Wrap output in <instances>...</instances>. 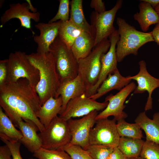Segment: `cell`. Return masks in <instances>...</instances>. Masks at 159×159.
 Wrapping results in <instances>:
<instances>
[{
	"label": "cell",
	"mask_w": 159,
	"mask_h": 159,
	"mask_svg": "<svg viewBox=\"0 0 159 159\" xmlns=\"http://www.w3.org/2000/svg\"><path fill=\"white\" fill-rule=\"evenodd\" d=\"M90 6L95 9V11L99 13L106 11L104 3L102 0H92Z\"/></svg>",
	"instance_id": "d590c367"
},
{
	"label": "cell",
	"mask_w": 159,
	"mask_h": 159,
	"mask_svg": "<svg viewBox=\"0 0 159 159\" xmlns=\"http://www.w3.org/2000/svg\"><path fill=\"white\" fill-rule=\"evenodd\" d=\"M94 37L89 33L82 31L76 38L71 50L77 61L88 56L95 47Z\"/></svg>",
	"instance_id": "603a6c76"
},
{
	"label": "cell",
	"mask_w": 159,
	"mask_h": 159,
	"mask_svg": "<svg viewBox=\"0 0 159 159\" xmlns=\"http://www.w3.org/2000/svg\"><path fill=\"white\" fill-rule=\"evenodd\" d=\"M0 133L11 139L19 141L22 138L21 132L17 129L11 120L0 107Z\"/></svg>",
	"instance_id": "4316f807"
},
{
	"label": "cell",
	"mask_w": 159,
	"mask_h": 159,
	"mask_svg": "<svg viewBox=\"0 0 159 159\" xmlns=\"http://www.w3.org/2000/svg\"><path fill=\"white\" fill-rule=\"evenodd\" d=\"M109 38L110 47L107 52L102 57L101 69L97 81L94 86L87 89L85 93L89 97L96 92L98 88L109 74L113 73L118 69L116 46L119 38L118 32H114Z\"/></svg>",
	"instance_id": "4fadbf2b"
},
{
	"label": "cell",
	"mask_w": 159,
	"mask_h": 159,
	"mask_svg": "<svg viewBox=\"0 0 159 159\" xmlns=\"http://www.w3.org/2000/svg\"><path fill=\"white\" fill-rule=\"evenodd\" d=\"M140 1H144L149 3L154 9L159 4V0H142Z\"/></svg>",
	"instance_id": "ab89813d"
},
{
	"label": "cell",
	"mask_w": 159,
	"mask_h": 159,
	"mask_svg": "<svg viewBox=\"0 0 159 159\" xmlns=\"http://www.w3.org/2000/svg\"><path fill=\"white\" fill-rule=\"evenodd\" d=\"M62 102L61 97L55 98L51 97L41 106L36 113L37 117L41 123L47 127L58 114H59L62 109Z\"/></svg>",
	"instance_id": "44dd1931"
},
{
	"label": "cell",
	"mask_w": 159,
	"mask_h": 159,
	"mask_svg": "<svg viewBox=\"0 0 159 159\" xmlns=\"http://www.w3.org/2000/svg\"><path fill=\"white\" fill-rule=\"evenodd\" d=\"M139 12L134 15V18L139 24L143 32L148 30L150 26L159 22V16L155 9L149 3L140 1Z\"/></svg>",
	"instance_id": "7402d4cb"
},
{
	"label": "cell",
	"mask_w": 159,
	"mask_h": 159,
	"mask_svg": "<svg viewBox=\"0 0 159 159\" xmlns=\"http://www.w3.org/2000/svg\"><path fill=\"white\" fill-rule=\"evenodd\" d=\"M59 1L58 11L55 15L49 21V23L55 22L57 20L65 22L69 19L70 1L69 0H59Z\"/></svg>",
	"instance_id": "d6a6232c"
},
{
	"label": "cell",
	"mask_w": 159,
	"mask_h": 159,
	"mask_svg": "<svg viewBox=\"0 0 159 159\" xmlns=\"http://www.w3.org/2000/svg\"><path fill=\"white\" fill-rule=\"evenodd\" d=\"M116 23L119 34L116 48L118 62H121L129 55L136 56L138 49L143 45L149 42H155L151 32L138 31L120 17L117 18Z\"/></svg>",
	"instance_id": "3957f363"
},
{
	"label": "cell",
	"mask_w": 159,
	"mask_h": 159,
	"mask_svg": "<svg viewBox=\"0 0 159 159\" xmlns=\"http://www.w3.org/2000/svg\"><path fill=\"white\" fill-rule=\"evenodd\" d=\"M9 6L1 17V25L3 26L11 19L16 18L20 21L21 26L31 30L34 36L35 33L32 29L31 21L33 19L36 22H39L40 14L38 12L36 13L30 12L27 2L12 4Z\"/></svg>",
	"instance_id": "9a60e30c"
},
{
	"label": "cell",
	"mask_w": 159,
	"mask_h": 159,
	"mask_svg": "<svg viewBox=\"0 0 159 159\" xmlns=\"http://www.w3.org/2000/svg\"><path fill=\"white\" fill-rule=\"evenodd\" d=\"M140 156L145 159H159V144L146 140Z\"/></svg>",
	"instance_id": "4dcf8cb0"
},
{
	"label": "cell",
	"mask_w": 159,
	"mask_h": 159,
	"mask_svg": "<svg viewBox=\"0 0 159 159\" xmlns=\"http://www.w3.org/2000/svg\"><path fill=\"white\" fill-rule=\"evenodd\" d=\"M82 2V0H72L70 1L69 20L82 30L87 32L94 37L92 26L87 22L84 14Z\"/></svg>",
	"instance_id": "cb8c5ba5"
},
{
	"label": "cell",
	"mask_w": 159,
	"mask_h": 159,
	"mask_svg": "<svg viewBox=\"0 0 159 159\" xmlns=\"http://www.w3.org/2000/svg\"><path fill=\"white\" fill-rule=\"evenodd\" d=\"M134 121L144 131L146 140L159 144V112L153 115L152 119L147 116L145 111L141 112Z\"/></svg>",
	"instance_id": "ffe728a7"
},
{
	"label": "cell",
	"mask_w": 159,
	"mask_h": 159,
	"mask_svg": "<svg viewBox=\"0 0 159 159\" xmlns=\"http://www.w3.org/2000/svg\"><path fill=\"white\" fill-rule=\"evenodd\" d=\"M0 105L16 127L22 119L32 122L39 132L44 129L36 115L41 106L39 97L27 79L21 78L0 86Z\"/></svg>",
	"instance_id": "6da1fadb"
},
{
	"label": "cell",
	"mask_w": 159,
	"mask_h": 159,
	"mask_svg": "<svg viewBox=\"0 0 159 159\" xmlns=\"http://www.w3.org/2000/svg\"><path fill=\"white\" fill-rule=\"evenodd\" d=\"M136 86L133 82H131L122 90L113 95L111 94L105 98V102H108L106 107L98 114L96 120L107 118L113 116L116 121L126 118L127 115L123 110L125 107L124 102L129 95L135 90Z\"/></svg>",
	"instance_id": "7c38bea8"
},
{
	"label": "cell",
	"mask_w": 159,
	"mask_h": 159,
	"mask_svg": "<svg viewBox=\"0 0 159 159\" xmlns=\"http://www.w3.org/2000/svg\"><path fill=\"white\" fill-rule=\"evenodd\" d=\"M140 70L138 73L133 76H129L131 80L136 81L138 84L133 91L134 94H141L147 91L148 97L145 110L147 111L152 108V94L153 91L159 87V79L152 76L147 70L145 62L143 60L139 62Z\"/></svg>",
	"instance_id": "5bb4252c"
},
{
	"label": "cell",
	"mask_w": 159,
	"mask_h": 159,
	"mask_svg": "<svg viewBox=\"0 0 159 159\" xmlns=\"http://www.w3.org/2000/svg\"><path fill=\"white\" fill-rule=\"evenodd\" d=\"M26 2L29 4V10L32 11L33 13H36L37 12V10L36 8H35L32 6L30 0H26Z\"/></svg>",
	"instance_id": "60d3db41"
},
{
	"label": "cell",
	"mask_w": 159,
	"mask_h": 159,
	"mask_svg": "<svg viewBox=\"0 0 159 159\" xmlns=\"http://www.w3.org/2000/svg\"><path fill=\"white\" fill-rule=\"evenodd\" d=\"M60 82L72 80L78 74V63L71 49L58 36L50 46Z\"/></svg>",
	"instance_id": "5b68a950"
},
{
	"label": "cell",
	"mask_w": 159,
	"mask_h": 159,
	"mask_svg": "<svg viewBox=\"0 0 159 159\" xmlns=\"http://www.w3.org/2000/svg\"><path fill=\"white\" fill-rule=\"evenodd\" d=\"M37 159H72L63 148L49 150L41 148L33 153Z\"/></svg>",
	"instance_id": "f1b7e54d"
},
{
	"label": "cell",
	"mask_w": 159,
	"mask_h": 159,
	"mask_svg": "<svg viewBox=\"0 0 159 159\" xmlns=\"http://www.w3.org/2000/svg\"><path fill=\"white\" fill-rule=\"evenodd\" d=\"M8 72V59H6L0 61V86L6 82Z\"/></svg>",
	"instance_id": "e575fe53"
},
{
	"label": "cell",
	"mask_w": 159,
	"mask_h": 159,
	"mask_svg": "<svg viewBox=\"0 0 159 159\" xmlns=\"http://www.w3.org/2000/svg\"><path fill=\"white\" fill-rule=\"evenodd\" d=\"M116 128L120 137L141 139L143 138L141 129L137 123H130L124 119L117 121Z\"/></svg>",
	"instance_id": "83f0119b"
},
{
	"label": "cell",
	"mask_w": 159,
	"mask_h": 159,
	"mask_svg": "<svg viewBox=\"0 0 159 159\" xmlns=\"http://www.w3.org/2000/svg\"><path fill=\"white\" fill-rule=\"evenodd\" d=\"M144 141L142 139L120 137L117 147L126 158H137L140 156Z\"/></svg>",
	"instance_id": "d4e9b609"
},
{
	"label": "cell",
	"mask_w": 159,
	"mask_h": 159,
	"mask_svg": "<svg viewBox=\"0 0 159 159\" xmlns=\"http://www.w3.org/2000/svg\"><path fill=\"white\" fill-rule=\"evenodd\" d=\"M28 159H36V158H30Z\"/></svg>",
	"instance_id": "f6af8a7d"
},
{
	"label": "cell",
	"mask_w": 159,
	"mask_h": 159,
	"mask_svg": "<svg viewBox=\"0 0 159 159\" xmlns=\"http://www.w3.org/2000/svg\"><path fill=\"white\" fill-rule=\"evenodd\" d=\"M136 159H145L143 158H142V157H140V156H139L137 158H136Z\"/></svg>",
	"instance_id": "7bdbcfd3"
},
{
	"label": "cell",
	"mask_w": 159,
	"mask_h": 159,
	"mask_svg": "<svg viewBox=\"0 0 159 159\" xmlns=\"http://www.w3.org/2000/svg\"><path fill=\"white\" fill-rule=\"evenodd\" d=\"M108 104V102H99L84 94L71 100L59 116L67 121L72 118L83 117L94 111L103 110Z\"/></svg>",
	"instance_id": "8fae6325"
},
{
	"label": "cell",
	"mask_w": 159,
	"mask_h": 159,
	"mask_svg": "<svg viewBox=\"0 0 159 159\" xmlns=\"http://www.w3.org/2000/svg\"><path fill=\"white\" fill-rule=\"evenodd\" d=\"M82 31L69 20L65 22L62 21L58 36L68 48L71 49L75 39Z\"/></svg>",
	"instance_id": "484cf974"
},
{
	"label": "cell",
	"mask_w": 159,
	"mask_h": 159,
	"mask_svg": "<svg viewBox=\"0 0 159 159\" xmlns=\"http://www.w3.org/2000/svg\"><path fill=\"white\" fill-rule=\"evenodd\" d=\"M126 158L118 148L116 147L114 148L107 159H125Z\"/></svg>",
	"instance_id": "74e56055"
},
{
	"label": "cell",
	"mask_w": 159,
	"mask_h": 159,
	"mask_svg": "<svg viewBox=\"0 0 159 159\" xmlns=\"http://www.w3.org/2000/svg\"><path fill=\"white\" fill-rule=\"evenodd\" d=\"M1 140L9 148L12 155V159H23L20 154V148L21 143L18 140L8 138L0 133Z\"/></svg>",
	"instance_id": "836d02e7"
},
{
	"label": "cell",
	"mask_w": 159,
	"mask_h": 159,
	"mask_svg": "<svg viewBox=\"0 0 159 159\" xmlns=\"http://www.w3.org/2000/svg\"><path fill=\"white\" fill-rule=\"evenodd\" d=\"M11 151L6 145L0 147V159H11Z\"/></svg>",
	"instance_id": "8d00e7d4"
},
{
	"label": "cell",
	"mask_w": 159,
	"mask_h": 159,
	"mask_svg": "<svg viewBox=\"0 0 159 159\" xmlns=\"http://www.w3.org/2000/svg\"><path fill=\"white\" fill-rule=\"evenodd\" d=\"M154 9L159 16V4Z\"/></svg>",
	"instance_id": "b9f144b4"
},
{
	"label": "cell",
	"mask_w": 159,
	"mask_h": 159,
	"mask_svg": "<svg viewBox=\"0 0 159 159\" xmlns=\"http://www.w3.org/2000/svg\"><path fill=\"white\" fill-rule=\"evenodd\" d=\"M151 32L155 42L159 45V22L156 24Z\"/></svg>",
	"instance_id": "f35d334b"
},
{
	"label": "cell",
	"mask_w": 159,
	"mask_h": 159,
	"mask_svg": "<svg viewBox=\"0 0 159 159\" xmlns=\"http://www.w3.org/2000/svg\"><path fill=\"white\" fill-rule=\"evenodd\" d=\"M131 80L129 76L126 77L122 76L117 69L113 73L109 74L96 92L89 97L96 100L112 90L120 91L130 83Z\"/></svg>",
	"instance_id": "d6986e66"
},
{
	"label": "cell",
	"mask_w": 159,
	"mask_h": 159,
	"mask_svg": "<svg viewBox=\"0 0 159 159\" xmlns=\"http://www.w3.org/2000/svg\"><path fill=\"white\" fill-rule=\"evenodd\" d=\"M27 56L39 72V80L35 90L41 106L50 97H59L58 91L60 84L59 77L50 52L43 54L32 53Z\"/></svg>",
	"instance_id": "7a4b0ae2"
},
{
	"label": "cell",
	"mask_w": 159,
	"mask_h": 159,
	"mask_svg": "<svg viewBox=\"0 0 159 159\" xmlns=\"http://www.w3.org/2000/svg\"><path fill=\"white\" fill-rule=\"evenodd\" d=\"M110 45L109 39H105L94 47L88 56L78 61V74L88 88L97 82L101 69L102 57L107 52Z\"/></svg>",
	"instance_id": "277c9868"
},
{
	"label": "cell",
	"mask_w": 159,
	"mask_h": 159,
	"mask_svg": "<svg viewBox=\"0 0 159 159\" xmlns=\"http://www.w3.org/2000/svg\"><path fill=\"white\" fill-rule=\"evenodd\" d=\"M158 102H159V99L158 100Z\"/></svg>",
	"instance_id": "bcb514c9"
},
{
	"label": "cell",
	"mask_w": 159,
	"mask_h": 159,
	"mask_svg": "<svg viewBox=\"0 0 159 159\" xmlns=\"http://www.w3.org/2000/svg\"><path fill=\"white\" fill-rule=\"evenodd\" d=\"M125 159H136V158H126Z\"/></svg>",
	"instance_id": "ee69618b"
},
{
	"label": "cell",
	"mask_w": 159,
	"mask_h": 159,
	"mask_svg": "<svg viewBox=\"0 0 159 159\" xmlns=\"http://www.w3.org/2000/svg\"><path fill=\"white\" fill-rule=\"evenodd\" d=\"M22 134L19 141L30 152L34 153L42 148L41 139L37 132L39 130L36 125L30 121L21 119L18 122L17 127Z\"/></svg>",
	"instance_id": "ac0fdd59"
},
{
	"label": "cell",
	"mask_w": 159,
	"mask_h": 159,
	"mask_svg": "<svg viewBox=\"0 0 159 159\" xmlns=\"http://www.w3.org/2000/svg\"><path fill=\"white\" fill-rule=\"evenodd\" d=\"M38 135L42 148L49 150L63 148L71 139L67 121L59 116L55 117Z\"/></svg>",
	"instance_id": "52a82bcc"
},
{
	"label": "cell",
	"mask_w": 159,
	"mask_h": 159,
	"mask_svg": "<svg viewBox=\"0 0 159 159\" xmlns=\"http://www.w3.org/2000/svg\"><path fill=\"white\" fill-rule=\"evenodd\" d=\"M63 149L72 159H93L86 150L79 145L69 143L64 146Z\"/></svg>",
	"instance_id": "1f68e13d"
},
{
	"label": "cell",
	"mask_w": 159,
	"mask_h": 159,
	"mask_svg": "<svg viewBox=\"0 0 159 159\" xmlns=\"http://www.w3.org/2000/svg\"><path fill=\"white\" fill-rule=\"evenodd\" d=\"M114 148L99 145H90L86 150L93 159H107Z\"/></svg>",
	"instance_id": "f546056e"
},
{
	"label": "cell",
	"mask_w": 159,
	"mask_h": 159,
	"mask_svg": "<svg viewBox=\"0 0 159 159\" xmlns=\"http://www.w3.org/2000/svg\"><path fill=\"white\" fill-rule=\"evenodd\" d=\"M8 59V72L6 83L13 82L25 78L35 88L39 80L38 69L31 63L24 52L11 53Z\"/></svg>",
	"instance_id": "8992f818"
},
{
	"label": "cell",
	"mask_w": 159,
	"mask_h": 159,
	"mask_svg": "<svg viewBox=\"0 0 159 159\" xmlns=\"http://www.w3.org/2000/svg\"><path fill=\"white\" fill-rule=\"evenodd\" d=\"M116 120L107 118L96 121L90 132V145H99L117 147L120 138L116 128Z\"/></svg>",
	"instance_id": "9c48e42d"
},
{
	"label": "cell",
	"mask_w": 159,
	"mask_h": 159,
	"mask_svg": "<svg viewBox=\"0 0 159 159\" xmlns=\"http://www.w3.org/2000/svg\"><path fill=\"white\" fill-rule=\"evenodd\" d=\"M87 89V86L78 74L72 80L60 82L58 95L61 97L62 104L59 114L63 111L71 100L85 94Z\"/></svg>",
	"instance_id": "e0dca14e"
},
{
	"label": "cell",
	"mask_w": 159,
	"mask_h": 159,
	"mask_svg": "<svg viewBox=\"0 0 159 159\" xmlns=\"http://www.w3.org/2000/svg\"><path fill=\"white\" fill-rule=\"evenodd\" d=\"M62 21L59 20L52 23H39L35 25L40 34L34 36V40L37 44V52L43 54L50 52V46L58 35Z\"/></svg>",
	"instance_id": "2e32d148"
},
{
	"label": "cell",
	"mask_w": 159,
	"mask_h": 159,
	"mask_svg": "<svg viewBox=\"0 0 159 159\" xmlns=\"http://www.w3.org/2000/svg\"><path fill=\"white\" fill-rule=\"evenodd\" d=\"M97 114V111L95 110L80 119L71 118L67 121L71 136L70 144L87 149L90 145V132L96 123Z\"/></svg>",
	"instance_id": "30bf717a"
},
{
	"label": "cell",
	"mask_w": 159,
	"mask_h": 159,
	"mask_svg": "<svg viewBox=\"0 0 159 159\" xmlns=\"http://www.w3.org/2000/svg\"><path fill=\"white\" fill-rule=\"evenodd\" d=\"M122 0H117L115 6L111 9L99 13L92 12L90 15L91 25L94 32L95 47L103 40L107 39L116 29L113 22L117 11L121 7Z\"/></svg>",
	"instance_id": "ba28073f"
}]
</instances>
